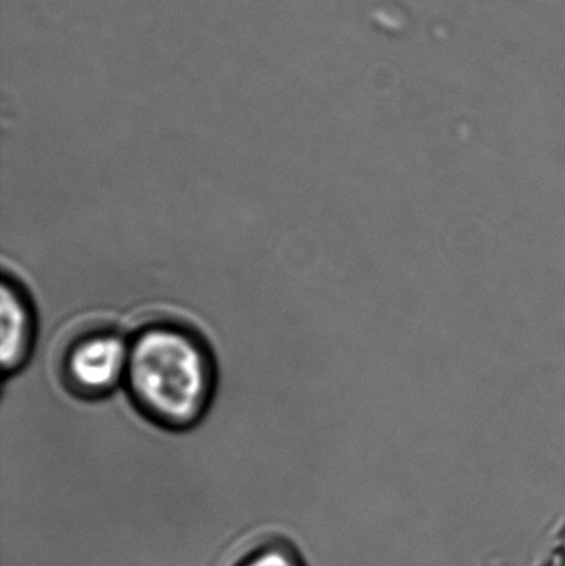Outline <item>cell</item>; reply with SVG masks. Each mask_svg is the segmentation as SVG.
Masks as SVG:
<instances>
[{
    "instance_id": "obj_1",
    "label": "cell",
    "mask_w": 565,
    "mask_h": 566,
    "mask_svg": "<svg viewBox=\"0 0 565 566\" xmlns=\"http://www.w3.org/2000/svg\"><path fill=\"white\" fill-rule=\"evenodd\" d=\"M125 385L148 421L185 431L198 424L211 406L215 359L198 333L175 323H156L129 339Z\"/></svg>"
},
{
    "instance_id": "obj_4",
    "label": "cell",
    "mask_w": 565,
    "mask_h": 566,
    "mask_svg": "<svg viewBox=\"0 0 565 566\" xmlns=\"http://www.w3.org/2000/svg\"><path fill=\"white\" fill-rule=\"evenodd\" d=\"M234 566H307L301 552L284 537H269L245 552Z\"/></svg>"
},
{
    "instance_id": "obj_2",
    "label": "cell",
    "mask_w": 565,
    "mask_h": 566,
    "mask_svg": "<svg viewBox=\"0 0 565 566\" xmlns=\"http://www.w3.org/2000/svg\"><path fill=\"white\" fill-rule=\"evenodd\" d=\"M128 358L129 342L116 329H90L66 345L60 359V376L73 395L103 398L125 381Z\"/></svg>"
},
{
    "instance_id": "obj_3",
    "label": "cell",
    "mask_w": 565,
    "mask_h": 566,
    "mask_svg": "<svg viewBox=\"0 0 565 566\" xmlns=\"http://www.w3.org/2000/svg\"><path fill=\"white\" fill-rule=\"evenodd\" d=\"M0 365L3 376L19 373L33 352L35 310L23 286L9 274L0 283Z\"/></svg>"
}]
</instances>
